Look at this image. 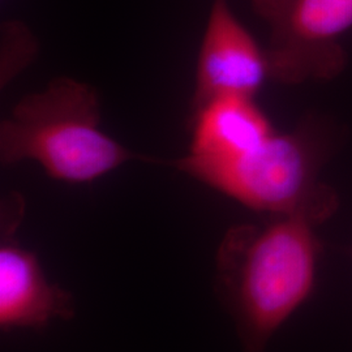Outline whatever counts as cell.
Segmentation results:
<instances>
[{"label": "cell", "mask_w": 352, "mask_h": 352, "mask_svg": "<svg viewBox=\"0 0 352 352\" xmlns=\"http://www.w3.org/2000/svg\"><path fill=\"white\" fill-rule=\"evenodd\" d=\"M305 214L227 231L215 257V292L244 352H265L272 336L312 291L317 226Z\"/></svg>", "instance_id": "cell-1"}, {"label": "cell", "mask_w": 352, "mask_h": 352, "mask_svg": "<svg viewBox=\"0 0 352 352\" xmlns=\"http://www.w3.org/2000/svg\"><path fill=\"white\" fill-rule=\"evenodd\" d=\"M101 104L88 84L59 77L16 103L0 124L1 164L30 161L65 183H89L142 160L100 126Z\"/></svg>", "instance_id": "cell-2"}, {"label": "cell", "mask_w": 352, "mask_h": 352, "mask_svg": "<svg viewBox=\"0 0 352 352\" xmlns=\"http://www.w3.org/2000/svg\"><path fill=\"white\" fill-rule=\"evenodd\" d=\"M193 177L251 209L273 215L305 214L321 223L337 208L333 190L316 184L311 154L299 135L273 133L239 158Z\"/></svg>", "instance_id": "cell-3"}, {"label": "cell", "mask_w": 352, "mask_h": 352, "mask_svg": "<svg viewBox=\"0 0 352 352\" xmlns=\"http://www.w3.org/2000/svg\"><path fill=\"white\" fill-rule=\"evenodd\" d=\"M270 28V77L286 84L330 78L344 65L337 38L352 28V0H252Z\"/></svg>", "instance_id": "cell-4"}, {"label": "cell", "mask_w": 352, "mask_h": 352, "mask_svg": "<svg viewBox=\"0 0 352 352\" xmlns=\"http://www.w3.org/2000/svg\"><path fill=\"white\" fill-rule=\"evenodd\" d=\"M270 77L266 51L234 14L228 0H214L196 65L193 109L219 97H248Z\"/></svg>", "instance_id": "cell-5"}, {"label": "cell", "mask_w": 352, "mask_h": 352, "mask_svg": "<svg viewBox=\"0 0 352 352\" xmlns=\"http://www.w3.org/2000/svg\"><path fill=\"white\" fill-rule=\"evenodd\" d=\"M8 205L0 245V325L41 329L56 318H72L75 302L71 294L51 283L37 256L13 239L23 218V202L13 196Z\"/></svg>", "instance_id": "cell-6"}, {"label": "cell", "mask_w": 352, "mask_h": 352, "mask_svg": "<svg viewBox=\"0 0 352 352\" xmlns=\"http://www.w3.org/2000/svg\"><path fill=\"white\" fill-rule=\"evenodd\" d=\"M273 133L269 119L253 98H214L195 109L188 153L173 164L193 177L202 170L239 158Z\"/></svg>", "instance_id": "cell-7"}, {"label": "cell", "mask_w": 352, "mask_h": 352, "mask_svg": "<svg viewBox=\"0 0 352 352\" xmlns=\"http://www.w3.org/2000/svg\"><path fill=\"white\" fill-rule=\"evenodd\" d=\"M37 52V41L19 21L1 26V81L8 82L29 64Z\"/></svg>", "instance_id": "cell-8"}, {"label": "cell", "mask_w": 352, "mask_h": 352, "mask_svg": "<svg viewBox=\"0 0 352 352\" xmlns=\"http://www.w3.org/2000/svg\"><path fill=\"white\" fill-rule=\"evenodd\" d=\"M350 253H351V254H352V250H351V251H350Z\"/></svg>", "instance_id": "cell-9"}]
</instances>
